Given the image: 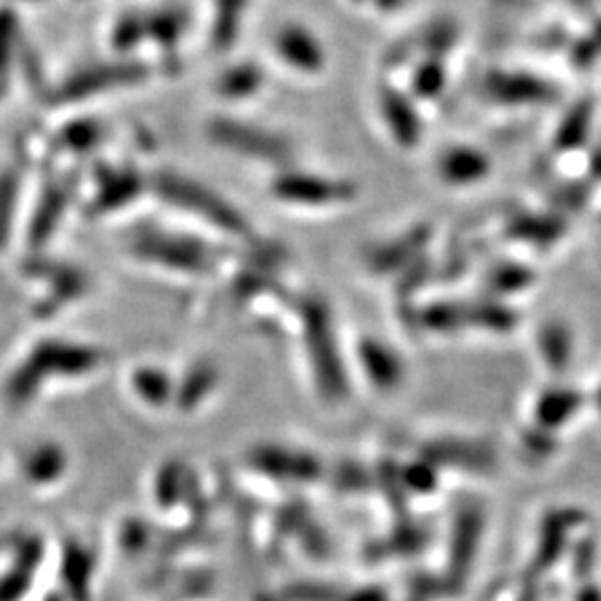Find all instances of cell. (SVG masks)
Instances as JSON below:
<instances>
[{
    "label": "cell",
    "instance_id": "1",
    "mask_svg": "<svg viewBox=\"0 0 601 601\" xmlns=\"http://www.w3.org/2000/svg\"><path fill=\"white\" fill-rule=\"evenodd\" d=\"M270 196L279 205L298 212H334L354 203L359 188L354 181L343 177L287 166L274 172L270 181Z\"/></svg>",
    "mask_w": 601,
    "mask_h": 601
},
{
    "label": "cell",
    "instance_id": "2",
    "mask_svg": "<svg viewBox=\"0 0 601 601\" xmlns=\"http://www.w3.org/2000/svg\"><path fill=\"white\" fill-rule=\"evenodd\" d=\"M274 60L296 79H321L328 71L330 54L324 38L306 23L287 21L270 38Z\"/></svg>",
    "mask_w": 601,
    "mask_h": 601
},
{
    "label": "cell",
    "instance_id": "3",
    "mask_svg": "<svg viewBox=\"0 0 601 601\" xmlns=\"http://www.w3.org/2000/svg\"><path fill=\"white\" fill-rule=\"evenodd\" d=\"M220 143L233 152L246 155L261 163H272L276 170L292 166V145L285 136L257 127V125H237V123H216L212 127V140Z\"/></svg>",
    "mask_w": 601,
    "mask_h": 601
},
{
    "label": "cell",
    "instance_id": "4",
    "mask_svg": "<svg viewBox=\"0 0 601 601\" xmlns=\"http://www.w3.org/2000/svg\"><path fill=\"white\" fill-rule=\"evenodd\" d=\"M432 170L441 185L450 190H470L484 185L492 177L495 161L479 145L450 143L436 152Z\"/></svg>",
    "mask_w": 601,
    "mask_h": 601
},
{
    "label": "cell",
    "instance_id": "5",
    "mask_svg": "<svg viewBox=\"0 0 601 601\" xmlns=\"http://www.w3.org/2000/svg\"><path fill=\"white\" fill-rule=\"evenodd\" d=\"M379 118L390 140L401 149H417L423 136L419 101L410 92L388 88L379 94Z\"/></svg>",
    "mask_w": 601,
    "mask_h": 601
},
{
    "label": "cell",
    "instance_id": "6",
    "mask_svg": "<svg viewBox=\"0 0 601 601\" xmlns=\"http://www.w3.org/2000/svg\"><path fill=\"white\" fill-rule=\"evenodd\" d=\"M486 92L497 105H542L553 101L555 90L531 73L521 71H495L486 81Z\"/></svg>",
    "mask_w": 601,
    "mask_h": 601
},
{
    "label": "cell",
    "instance_id": "7",
    "mask_svg": "<svg viewBox=\"0 0 601 601\" xmlns=\"http://www.w3.org/2000/svg\"><path fill=\"white\" fill-rule=\"evenodd\" d=\"M67 470V457L56 443L32 447L23 462V475L32 486H52Z\"/></svg>",
    "mask_w": 601,
    "mask_h": 601
},
{
    "label": "cell",
    "instance_id": "8",
    "mask_svg": "<svg viewBox=\"0 0 601 601\" xmlns=\"http://www.w3.org/2000/svg\"><path fill=\"white\" fill-rule=\"evenodd\" d=\"M263 81H265L263 69L254 63H246V65H237V69L228 73L223 88L228 90L230 97H254L263 88Z\"/></svg>",
    "mask_w": 601,
    "mask_h": 601
},
{
    "label": "cell",
    "instance_id": "9",
    "mask_svg": "<svg viewBox=\"0 0 601 601\" xmlns=\"http://www.w3.org/2000/svg\"><path fill=\"white\" fill-rule=\"evenodd\" d=\"M445 83H447V79L443 77V67L436 60H432L428 65L417 67L412 86H408V92L417 101H421V99H434V97H439L443 92Z\"/></svg>",
    "mask_w": 601,
    "mask_h": 601
}]
</instances>
